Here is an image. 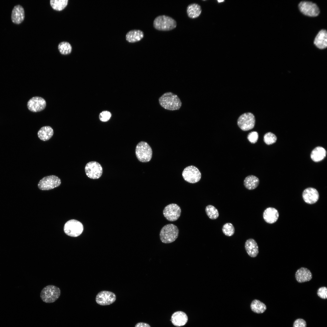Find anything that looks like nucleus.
<instances>
[{
  "label": "nucleus",
  "mask_w": 327,
  "mask_h": 327,
  "mask_svg": "<svg viewBox=\"0 0 327 327\" xmlns=\"http://www.w3.org/2000/svg\"><path fill=\"white\" fill-rule=\"evenodd\" d=\"M160 105L164 108L169 110L179 109L181 106V102L178 97L171 92L164 93L159 98Z\"/></svg>",
  "instance_id": "obj_1"
},
{
  "label": "nucleus",
  "mask_w": 327,
  "mask_h": 327,
  "mask_svg": "<svg viewBox=\"0 0 327 327\" xmlns=\"http://www.w3.org/2000/svg\"><path fill=\"white\" fill-rule=\"evenodd\" d=\"M179 233V229L175 225L173 224H167L160 230V239L164 243H171L177 238Z\"/></svg>",
  "instance_id": "obj_2"
},
{
  "label": "nucleus",
  "mask_w": 327,
  "mask_h": 327,
  "mask_svg": "<svg viewBox=\"0 0 327 327\" xmlns=\"http://www.w3.org/2000/svg\"><path fill=\"white\" fill-rule=\"evenodd\" d=\"M153 26L155 28L159 31H169L176 27L177 23L174 19L170 17L161 15L155 18Z\"/></svg>",
  "instance_id": "obj_3"
},
{
  "label": "nucleus",
  "mask_w": 327,
  "mask_h": 327,
  "mask_svg": "<svg viewBox=\"0 0 327 327\" xmlns=\"http://www.w3.org/2000/svg\"><path fill=\"white\" fill-rule=\"evenodd\" d=\"M61 290L58 287L49 285L44 287L41 290L40 296L44 302L46 303L54 302L59 297Z\"/></svg>",
  "instance_id": "obj_4"
},
{
  "label": "nucleus",
  "mask_w": 327,
  "mask_h": 327,
  "mask_svg": "<svg viewBox=\"0 0 327 327\" xmlns=\"http://www.w3.org/2000/svg\"><path fill=\"white\" fill-rule=\"evenodd\" d=\"M152 153L151 148L145 141L139 142L136 147V155L140 162H147L150 161L152 157Z\"/></svg>",
  "instance_id": "obj_5"
},
{
  "label": "nucleus",
  "mask_w": 327,
  "mask_h": 327,
  "mask_svg": "<svg viewBox=\"0 0 327 327\" xmlns=\"http://www.w3.org/2000/svg\"><path fill=\"white\" fill-rule=\"evenodd\" d=\"M84 229L82 223L80 221L74 219L68 220L65 224L64 230L67 235L73 237L80 236Z\"/></svg>",
  "instance_id": "obj_6"
},
{
  "label": "nucleus",
  "mask_w": 327,
  "mask_h": 327,
  "mask_svg": "<svg viewBox=\"0 0 327 327\" xmlns=\"http://www.w3.org/2000/svg\"><path fill=\"white\" fill-rule=\"evenodd\" d=\"M61 183L60 179L57 176L50 175L41 179L38 184V187L41 190H49L58 187Z\"/></svg>",
  "instance_id": "obj_7"
},
{
  "label": "nucleus",
  "mask_w": 327,
  "mask_h": 327,
  "mask_svg": "<svg viewBox=\"0 0 327 327\" xmlns=\"http://www.w3.org/2000/svg\"><path fill=\"white\" fill-rule=\"evenodd\" d=\"M182 175L186 181L192 183L199 182L201 177V173L199 169L192 165L186 167L183 170Z\"/></svg>",
  "instance_id": "obj_8"
},
{
  "label": "nucleus",
  "mask_w": 327,
  "mask_h": 327,
  "mask_svg": "<svg viewBox=\"0 0 327 327\" xmlns=\"http://www.w3.org/2000/svg\"><path fill=\"white\" fill-rule=\"evenodd\" d=\"M255 119L254 115L250 113H244L241 115L237 120V124L243 131H248L254 127Z\"/></svg>",
  "instance_id": "obj_9"
},
{
  "label": "nucleus",
  "mask_w": 327,
  "mask_h": 327,
  "mask_svg": "<svg viewBox=\"0 0 327 327\" xmlns=\"http://www.w3.org/2000/svg\"><path fill=\"white\" fill-rule=\"evenodd\" d=\"M298 7L301 12L306 16L316 17L320 13L319 9L317 5L312 2L301 1L299 4Z\"/></svg>",
  "instance_id": "obj_10"
},
{
  "label": "nucleus",
  "mask_w": 327,
  "mask_h": 327,
  "mask_svg": "<svg viewBox=\"0 0 327 327\" xmlns=\"http://www.w3.org/2000/svg\"><path fill=\"white\" fill-rule=\"evenodd\" d=\"M85 171L86 175L92 179H97L102 175V168L98 162L92 161L88 162L85 167Z\"/></svg>",
  "instance_id": "obj_11"
},
{
  "label": "nucleus",
  "mask_w": 327,
  "mask_h": 327,
  "mask_svg": "<svg viewBox=\"0 0 327 327\" xmlns=\"http://www.w3.org/2000/svg\"><path fill=\"white\" fill-rule=\"evenodd\" d=\"M181 210L180 207L175 203H171L166 206L163 211L164 217L168 220L174 221L177 220L180 216Z\"/></svg>",
  "instance_id": "obj_12"
},
{
  "label": "nucleus",
  "mask_w": 327,
  "mask_h": 327,
  "mask_svg": "<svg viewBox=\"0 0 327 327\" xmlns=\"http://www.w3.org/2000/svg\"><path fill=\"white\" fill-rule=\"evenodd\" d=\"M116 296L113 292L107 291H102L99 292L96 297V301L102 306L110 305L116 300Z\"/></svg>",
  "instance_id": "obj_13"
},
{
  "label": "nucleus",
  "mask_w": 327,
  "mask_h": 327,
  "mask_svg": "<svg viewBox=\"0 0 327 327\" xmlns=\"http://www.w3.org/2000/svg\"><path fill=\"white\" fill-rule=\"evenodd\" d=\"M46 105V101L43 98L40 97H34L28 101L27 106L29 110L31 112H37L43 111Z\"/></svg>",
  "instance_id": "obj_14"
},
{
  "label": "nucleus",
  "mask_w": 327,
  "mask_h": 327,
  "mask_svg": "<svg viewBox=\"0 0 327 327\" xmlns=\"http://www.w3.org/2000/svg\"><path fill=\"white\" fill-rule=\"evenodd\" d=\"M302 196L304 201L310 204L316 203L319 198L318 192L313 187H308L305 189L303 192Z\"/></svg>",
  "instance_id": "obj_15"
},
{
  "label": "nucleus",
  "mask_w": 327,
  "mask_h": 327,
  "mask_svg": "<svg viewBox=\"0 0 327 327\" xmlns=\"http://www.w3.org/2000/svg\"><path fill=\"white\" fill-rule=\"evenodd\" d=\"M25 18V11L23 7L20 5H17L13 8L11 15L12 22L15 24L21 23Z\"/></svg>",
  "instance_id": "obj_16"
},
{
  "label": "nucleus",
  "mask_w": 327,
  "mask_h": 327,
  "mask_svg": "<svg viewBox=\"0 0 327 327\" xmlns=\"http://www.w3.org/2000/svg\"><path fill=\"white\" fill-rule=\"evenodd\" d=\"M263 217L264 220L267 223L272 224L276 222L279 217L278 210L275 208L269 207L264 211Z\"/></svg>",
  "instance_id": "obj_17"
},
{
  "label": "nucleus",
  "mask_w": 327,
  "mask_h": 327,
  "mask_svg": "<svg viewBox=\"0 0 327 327\" xmlns=\"http://www.w3.org/2000/svg\"><path fill=\"white\" fill-rule=\"evenodd\" d=\"M295 278L298 282L302 283L311 280L312 278V275L309 269L305 267H301L296 271Z\"/></svg>",
  "instance_id": "obj_18"
},
{
  "label": "nucleus",
  "mask_w": 327,
  "mask_h": 327,
  "mask_svg": "<svg viewBox=\"0 0 327 327\" xmlns=\"http://www.w3.org/2000/svg\"><path fill=\"white\" fill-rule=\"evenodd\" d=\"M171 320L174 326H181L187 323L188 317L185 313L182 311H177L173 314Z\"/></svg>",
  "instance_id": "obj_19"
},
{
  "label": "nucleus",
  "mask_w": 327,
  "mask_h": 327,
  "mask_svg": "<svg viewBox=\"0 0 327 327\" xmlns=\"http://www.w3.org/2000/svg\"><path fill=\"white\" fill-rule=\"evenodd\" d=\"M245 248L248 255L251 257H256L259 253L258 245L256 241L253 239H249L246 240Z\"/></svg>",
  "instance_id": "obj_20"
},
{
  "label": "nucleus",
  "mask_w": 327,
  "mask_h": 327,
  "mask_svg": "<svg viewBox=\"0 0 327 327\" xmlns=\"http://www.w3.org/2000/svg\"><path fill=\"white\" fill-rule=\"evenodd\" d=\"M314 45L320 49H324L327 46V33L325 29L321 30L316 36L314 41Z\"/></svg>",
  "instance_id": "obj_21"
},
{
  "label": "nucleus",
  "mask_w": 327,
  "mask_h": 327,
  "mask_svg": "<svg viewBox=\"0 0 327 327\" xmlns=\"http://www.w3.org/2000/svg\"><path fill=\"white\" fill-rule=\"evenodd\" d=\"M143 32L140 30L134 29L129 31L126 35V40L130 43L139 41L144 37Z\"/></svg>",
  "instance_id": "obj_22"
},
{
  "label": "nucleus",
  "mask_w": 327,
  "mask_h": 327,
  "mask_svg": "<svg viewBox=\"0 0 327 327\" xmlns=\"http://www.w3.org/2000/svg\"><path fill=\"white\" fill-rule=\"evenodd\" d=\"M326 155V151L325 149L319 146L315 148L312 150L310 157L314 161L318 162L323 160Z\"/></svg>",
  "instance_id": "obj_23"
},
{
  "label": "nucleus",
  "mask_w": 327,
  "mask_h": 327,
  "mask_svg": "<svg viewBox=\"0 0 327 327\" xmlns=\"http://www.w3.org/2000/svg\"><path fill=\"white\" fill-rule=\"evenodd\" d=\"M53 134V130L49 126H45L41 127L38 131L37 134L39 138L44 141L49 140Z\"/></svg>",
  "instance_id": "obj_24"
},
{
  "label": "nucleus",
  "mask_w": 327,
  "mask_h": 327,
  "mask_svg": "<svg viewBox=\"0 0 327 327\" xmlns=\"http://www.w3.org/2000/svg\"><path fill=\"white\" fill-rule=\"evenodd\" d=\"M200 6L196 3L189 5L187 8V12L188 16L191 18H195L198 17L201 12Z\"/></svg>",
  "instance_id": "obj_25"
},
{
  "label": "nucleus",
  "mask_w": 327,
  "mask_h": 327,
  "mask_svg": "<svg viewBox=\"0 0 327 327\" xmlns=\"http://www.w3.org/2000/svg\"><path fill=\"white\" fill-rule=\"evenodd\" d=\"M259 180L256 177L249 175L246 177L244 180L243 183L245 187L249 190L256 189L259 184Z\"/></svg>",
  "instance_id": "obj_26"
},
{
  "label": "nucleus",
  "mask_w": 327,
  "mask_h": 327,
  "mask_svg": "<svg viewBox=\"0 0 327 327\" xmlns=\"http://www.w3.org/2000/svg\"><path fill=\"white\" fill-rule=\"evenodd\" d=\"M250 308L253 312L258 314L263 313L266 309V307L263 303L256 299L252 301Z\"/></svg>",
  "instance_id": "obj_27"
},
{
  "label": "nucleus",
  "mask_w": 327,
  "mask_h": 327,
  "mask_svg": "<svg viewBox=\"0 0 327 327\" xmlns=\"http://www.w3.org/2000/svg\"><path fill=\"white\" fill-rule=\"evenodd\" d=\"M68 2V0H51L50 1V4L53 9L60 11L63 10L66 7Z\"/></svg>",
  "instance_id": "obj_28"
},
{
  "label": "nucleus",
  "mask_w": 327,
  "mask_h": 327,
  "mask_svg": "<svg viewBox=\"0 0 327 327\" xmlns=\"http://www.w3.org/2000/svg\"><path fill=\"white\" fill-rule=\"evenodd\" d=\"M58 48L60 53L63 55L69 54L72 51V47L71 44L65 41L60 42L58 45Z\"/></svg>",
  "instance_id": "obj_29"
},
{
  "label": "nucleus",
  "mask_w": 327,
  "mask_h": 327,
  "mask_svg": "<svg viewBox=\"0 0 327 327\" xmlns=\"http://www.w3.org/2000/svg\"><path fill=\"white\" fill-rule=\"evenodd\" d=\"M205 211L207 216L211 219H216L219 216V213L218 210L213 205H207L206 207Z\"/></svg>",
  "instance_id": "obj_30"
},
{
  "label": "nucleus",
  "mask_w": 327,
  "mask_h": 327,
  "mask_svg": "<svg viewBox=\"0 0 327 327\" xmlns=\"http://www.w3.org/2000/svg\"><path fill=\"white\" fill-rule=\"evenodd\" d=\"M222 230L224 234L228 236H232L235 232L234 226L231 223H230L224 224L223 226Z\"/></svg>",
  "instance_id": "obj_31"
},
{
  "label": "nucleus",
  "mask_w": 327,
  "mask_h": 327,
  "mask_svg": "<svg viewBox=\"0 0 327 327\" xmlns=\"http://www.w3.org/2000/svg\"><path fill=\"white\" fill-rule=\"evenodd\" d=\"M264 141L267 145H269L274 143L276 141L277 137L273 133L268 132L264 136Z\"/></svg>",
  "instance_id": "obj_32"
},
{
  "label": "nucleus",
  "mask_w": 327,
  "mask_h": 327,
  "mask_svg": "<svg viewBox=\"0 0 327 327\" xmlns=\"http://www.w3.org/2000/svg\"><path fill=\"white\" fill-rule=\"evenodd\" d=\"M111 114L108 111H104L101 112L99 115L100 120L103 122L108 121L111 117Z\"/></svg>",
  "instance_id": "obj_33"
},
{
  "label": "nucleus",
  "mask_w": 327,
  "mask_h": 327,
  "mask_svg": "<svg viewBox=\"0 0 327 327\" xmlns=\"http://www.w3.org/2000/svg\"><path fill=\"white\" fill-rule=\"evenodd\" d=\"M258 137L259 135L258 133L256 131H253L249 133L247 138L250 143L254 144L257 142Z\"/></svg>",
  "instance_id": "obj_34"
},
{
  "label": "nucleus",
  "mask_w": 327,
  "mask_h": 327,
  "mask_svg": "<svg viewBox=\"0 0 327 327\" xmlns=\"http://www.w3.org/2000/svg\"><path fill=\"white\" fill-rule=\"evenodd\" d=\"M317 294L320 298L325 299L327 298V289L326 287L319 288L318 290Z\"/></svg>",
  "instance_id": "obj_35"
},
{
  "label": "nucleus",
  "mask_w": 327,
  "mask_h": 327,
  "mask_svg": "<svg viewBox=\"0 0 327 327\" xmlns=\"http://www.w3.org/2000/svg\"><path fill=\"white\" fill-rule=\"evenodd\" d=\"M293 327H306V322L302 319H297L294 322Z\"/></svg>",
  "instance_id": "obj_36"
},
{
  "label": "nucleus",
  "mask_w": 327,
  "mask_h": 327,
  "mask_svg": "<svg viewBox=\"0 0 327 327\" xmlns=\"http://www.w3.org/2000/svg\"><path fill=\"white\" fill-rule=\"evenodd\" d=\"M135 327H150V326L147 323L140 322L137 323L135 325Z\"/></svg>",
  "instance_id": "obj_37"
},
{
  "label": "nucleus",
  "mask_w": 327,
  "mask_h": 327,
  "mask_svg": "<svg viewBox=\"0 0 327 327\" xmlns=\"http://www.w3.org/2000/svg\"><path fill=\"white\" fill-rule=\"evenodd\" d=\"M217 1L218 2H224V0H218Z\"/></svg>",
  "instance_id": "obj_38"
}]
</instances>
